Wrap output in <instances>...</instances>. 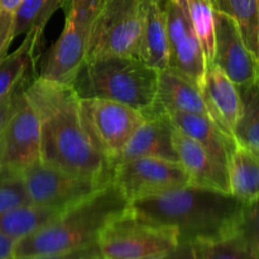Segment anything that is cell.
<instances>
[{
  "label": "cell",
  "mask_w": 259,
  "mask_h": 259,
  "mask_svg": "<svg viewBox=\"0 0 259 259\" xmlns=\"http://www.w3.org/2000/svg\"><path fill=\"white\" fill-rule=\"evenodd\" d=\"M111 181L120 187L129 201L190 184L180 162L153 157H141L115 164Z\"/></svg>",
  "instance_id": "8fae6325"
},
{
  "label": "cell",
  "mask_w": 259,
  "mask_h": 259,
  "mask_svg": "<svg viewBox=\"0 0 259 259\" xmlns=\"http://www.w3.org/2000/svg\"><path fill=\"white\" fill-rule=\"evenodd\" d=\"M30 204L22 172L0 168V214L14 207Z\"/></svg>",
  "instance_id": "83f0119b"
},
{
  "label": "cell",
  "mask_w": 259,
  "mask_h": 259,
  "mask_svg": "<svg viewBox=\"0 0 259 259\" xmlns=\"http://www.w3.org/2000/svg\"><path fill=\"white\" fill-rule=\"evenodd\" d=\"M38 162L40 120L23 90L0 132V168L22 172Z\"/></svg>",
  "instance_id": "30bf717a"
},
{
  "label": "cell",
  "mask_w": 259,
  "mask_h": 259,
  "mask_svg": "<svg viewBox=\"0 0 259 259\" xmlns=\"http://www.w3.org/2000/svg\"><path fill=\"white\" fill-rule=\"evenodd\" d=\"M172 138L179 162L189 176V185L230 194L227 167L219 163L199 142L176 128Z\"/></svg>",
  "instance_id": "5bb4252c"
},
{
  "label": "cell",
  "mask_w": 259,
  "mask_h": 259,
  "mask_svg": "<svg viewBox=\"0 0 259 259\" xmlns=\"http://www.w3.org/2000/svg\"><path fill=\"white\" fill-rule=\"evenodd\" d=\"M215 12L237 23L248 50L259 62V0H210Z\"/></svg>",
  "instance_id": "603a6c76"
},
{
  "label": "cell",
  "mask_w": 259,
  "mask_h": 259,
  "mask_svg": "<svg viewBox=\"0 0 259 259\" xmlns=\"http://www.w3.org/2000/svg\"><path fill=\"white\" fill-rule=\"evenodd\" d=\"M230 194L245 204L259 199V149L238 144L228 164Z\"/></svg>",
  "instance_id": "44dd1931"
},
{
  "label": "cell",
  "mask_w": 259,
  "mask_h": 259,
  "mask_svg": "<svg viewBox=\"0 0 259 259\" xmlns=\"http://www.w3.org/2000/svg\"><path fill=\"white\" fill-rule=\"evenodd\" d=\"M70 3H71V0H67V8H68V5H70ZM67 10V9H66Z\"/></svg>",
  "instance_id": "d590c367"
},
{
  "label": "cell",
  "mask_w": 259,
  "mask_h": 259,
  "mask_svg": "<svg viewBox=\"0 0 259 259\" xmlns=\"http://www.w3.org/2000/svg\"><path fill=\"white\" fill-rule=\"evenodd\" d=\"M146 0H104L89 38L86 58L104 55L138 58Z\"/></svg>",
  "instance_id": "52a82bcc"
},
{
  "label": "cell",
  "mask_w": 259,
  "mask_h": 259,
  "mask_svg": "<svg viewBox=\"0 0 259 259\" xmlns=\"http://www.w3.org/2000/svg\"><path fill=\"white\" fill-rule=\"evenodd\" d=\"M217 65L238 89L259 80V62L248 50L237 23L215 12V55Z\"/></svg>",
  "instance_id": "4fadbf2b"
},
{
  "label": "cell",
  "mask_w": 259,
  "mask_h": 259,
  "mask_svg": "<svg viewBox=\"0 0 259 259\" xmlns=\"http://www.w3.org/2000/svg\"><path fill=\"white\" fill-rule=\"evenodd\" d=\"M100 259H103V258H100Z\"/></svg>",
  "instance_id": "8d00e7d4"
},
{
  "label": "cell",
  "mask_w": 259,
  "mask_h": 259,
  "mask_svg": "<svg viewBox=\"0 0 259 259\" xmlns=\"http://www.w3.org/2000/svg\"><path fill=\"white\" fill-rule=\"evenodd\" d=\"M24 96L40 120V162L77 176L111 181L113 169L95 148L80 115L72 86L35 77Z\"/></svg>",
  "instance_id": "6da1fadb"
},
{
  "label": "cell",
  "mask_w": 259,
  "mask_h": 259,
  "mask_svg": "<svg viewBox=\"0 0 259 259\" xmlns=\"http://www.w3.org/2000/svg\"><path fill=\"white\" fill-rule=\"evenodd\" d=\"M101 253L99 249L98 243L89 247L80 248V249L71 250V252L57 253V254H46L37 255V257H30L25 259H100Z\"/></svg>",
  "instance_id": "f546056e"
},
{
  "label": "cell",
  "mask_w": 259,
  "mask_h": 259,
  "mask_svg": "<svg viewBox=\"0 0 259 259\" xmlns=\"http://www.w3.org/2000/svg\"><path fill=\"white\" fill-rule=\"evenodd\" d=\"M17 239L0 232V259H14V247Z\"/></svg>",
  "instance_id": "836d02e7"
},
{
  "label": "cell",
  "mask_w": 259,
  "mask_h": 259,
  "mask_svg": "<svg viewBox=\"0 0 259 259\" xmlns=\"http://www.w3.org/2000/svg\"><path fill=\"white\" fill-rule=\"evenodd\" d=\"M190 19L204 51L206 65L215 55V10L210 0H186Z\"/></svg>",
  "instance_id": "4316f807"
},
{
  "label": "cell",
  "mask_w": 259,
  "mask_h": 259,
  "mask_svg": "<svg viewBox=\"0 0 259 259\" xmlns=\"http://www.w3.org/2000/svg\"><path fill=\"white\" fill-rule=\"evenodd\" d=\"M22 2L23 0H0V12L14 14V12L22 4Z\"/></svg>",
  "instance_id": "e575fe53"
},
{
  "label": "cell",
  "mask_w": 259,
  "mask_h": 259,
  "mask_svg": "<svg viewBox=\"0 0 259 259\" xmlns=\"http://www.w3.org/2000/svg\"><path fill=\"white\" fill-rule=\"evenodd\" d=\"M174 131L175 126L168 114L158 113L147 115L144 123L134 132L125 144L114 166L120 162L141 157H153L179 162L172 138Z\"/></svg>",
  "instance_id": "9a60e30c"
},
{
  "label": "cell",
  "mask_w": 259,
  "mask_h": 259,
  "mask_svg": "<svg viewBox=\"0 0 259 259\" xmlns=\"http://www.w3.org/2000/svg\"><path fill=\"white\" fill-rule=\"evenodd\" d=\"M33 80H34V78H33ZM32 81H30V82H32ZM30 82L24 83V85H20L19 88L15 89L14 91H12V93H9L8 95L0 98V132H2V128L3 125H4L5 120H7L8 116L10 115L12 110L14 109L15 103H17L18 100V96L20 95V93H22V91L24 90Z\"/></svg>",
  "instance_id": "1f68e13d"
},
{
  "label": "cell",
  "mask_w": 259,
  "mask_h": 259,
  "mask_svg": "<svg viewBox=\"0 0 259 259\" xmlns=\"http://www.w3.org/2000/svg\"><path fill=\"white\" fill-rule=\"evenodd\" d=\"M65 210L33 204L14 207L0 214V232L19 240L52 223Z\"/></svg>",
  "instance_id": "7402d4cb"
},
{
  "label": "cell",
  "mask_w": 259,
  "mask_h": 259,
  "mask_svg": "<svg viewBox=\"0 0 259 259\" xmlns=\"http://www.w3.org/2000/svg\"><path fill=\"white\" fill-rule=\"evenodd\" d=\"M98 245L103 259H149L174 250L180 240L174 228L149 222L128 209L104 228Z\"/></svg>",
  "instance_id": "8992f818"
},
{
  "label": "cell",
  "mask_w": 259,
  "mask_h": 259,
  "mask_svg": "<svg viewBox=\"0 0 259 259\" xmlns=\"http://www.w3.org/2000/svg\"><path fill=\"white\" fill-rule=\"evenodd\" d=\"M169 111L197 114L211 119V114L200 88L171 68H166L159 71L158 89L154 105L143 115L147 116Z\"/></svg>",
  "instance_id": "2e32d148"
},
{
  "label": "cell",
  "mask_w": 259,
  "mask_h": 259,
  "mask_svg": "<svg viewBox=\"0 0 259 259\" xmlns=\"http://www.w3.org/2000/svg\"><path fill=\"white\" fill-rule=\"evenodd\" d=\"M201 259H259V252L242 229L219 240L197 244Z\"/></svg>",
  "instance_id": "484cf974"
},
{
  "label": "cell",
  "mask_w": 259,
  "mask_h": 259,
  "mask_svg": "<svg viewBox=\"0 0 259 259\" xmlns=\"http://www.w3.org/2000/svg\"><path fill=\"white\" fill-rule=\"evenodd\" d=\"M240 114L235 124V142L242 146L259 149V80L239 89Z\"/></svg>",
  "instance_id": "d4e9b609"
},
{
  "label": "cell",
  "mask_w": 259,
  "mask_h": 259,
  "mask_svg": "<svg viewBox=\"0 0 259 259\" xmlns=\"http://www.w3.org/2000/svg\"><path fill=\"white\" fill-rule=\"evenodd\" d=\"M138 58L158 71L168 68L169 46L166 0H146Z\"/></svg>",
  "instance_id": "d6986e66"
},
{
  "label": "cell",
  "mask_w": 259,
  "mask_h": 259,
  "mask_svg": "<svg viewBox=\"0 0 259 259\" xmlns=\"http://www.w3.org/2000/svg\"><path fill=\"white\" fill-rule=\"evenodd\" d=\"M13 38V14L0 12V58L7 55Z\"/></svg>",
  "instance_id": "4dcf8cb0"
},
{
  "label": "cell",
  "mask_w": 259,
  "mask_h": 259,
  "mask_svg": "<svg viewBox=\"0 0 259 259\" xmlns=\"http://www.w3.org/2000/svg\"><path fill=\"white\" fill-rule=\"evenodd\" d=\"M247 204L229 192L186 185L161 194L133 200V214L171 227L180 244H204L237 233Z\"/></svg>",
  "instance_id": "7a4b0ae2"
},
{
  "label": "cell",
  "mask_w": 259,
  "mask_h": 259,
  "mask_svg": "<svg viewBox=\"0 0 259 259\" xmlns=\"http://www.w3.org/2000/svg\"><path fill=\"white\" fill-rule=\"evenodd\" d=\"M40 37L42 33H28L17 50L0 58V98L33 80L35 50Z\"/></svg>",
  "instance_id": "ffe728a7"
},
{
  "label": "cell",
  "mask_w": 259,
  "mask_h": 259,
  "mask_svg": "<svg viewBox=\"0 0 259 259\" xmlns=\"http://www.w3.org/2000/svg\"><path fill=\"white\" fill-rule=\"evenodd\" d=\"M166 20L169 46L168 68L186 77L201 90L207 65L190 19L186 0H166Z\"/></svg>",
  "instance_id": "7c38bea8"
},
{
  "label": "cell",
  "mask_w": 259,
  "mask_h": 259,
  "mask_svg": "<svg viewBox=\"0 0 259 259\" xmlns=\"http://www.w3.org/2000/svg\"><path fill=\"white\" fill-rule=\"evenodd\" d=\"M166 114H168L177 131L199 142L219 163L228 168L230 157L237 147L234 137L222 131L207 116L181 111H169Z\"/></svg>",
  "instance_id": "ac0fdd59"
},
{
  "label": "cell",
  "mask_w": 259,
  "mask_h": 259,
  "mask_svg": "<svg viewBox=\"0 0 259 259\" xmlns=\"http://www.w3.org/2000/svg\"><path fill=\"white\" fill-rule=\"evenodd\" d=\"M201 93L212 121L225 133L234 137L233 132L240 114L239 89L217 65L211 63L206 67Z\"/></svg>",
  "instance_id": "e0dca14e"
},
{
  "label": "cell",
  "mask_w": 259,
  "mask_h": 259,
  "mask_svg": "<svg viewBox=\"0 0 259 259\" xmlns=\"http://www.w3.org/2000/svg\"><path fill=\"white\" fill-rule=\"evenodd\" d=\"M80 115L86 133L111 169L134 132L146 120L141 111L100 98H80Z\"/></svg>",
  "instance_id": "ba28073f"
},
{
  "label": "cell",
  "mask_w": 259,
  "mask_h": 259,
  "mask_svg": "<svg viewBox=\"0 0 259 259\" xmlns=\"http://www.w3.org/2000/svg\"><path fill=\"white\" fill-rule=\"evenodd\" d=\"M22 177L30 204L63 210L110 182L68 174L42 162L22 171Z\"/></svg>",
  "instance_id": "9c48e42d"
},
{
  "label": "cell",
  "mask_w": 259,
  "mask_h": 259,
  "mask_svg": "<svg viewBox=\"0 0 259 259\" xmlns=\"http://www.w3.org/2000/svg\"><path fill=\"white\" fill-rule=\"evenodd\" d=\"M240 229L249 237L259 252V199L247 204Z\"/></svg>",
  "instance_id": "f1b7e54d"
},
{
  "label": "cell",
  "mask_w": 259,
  "mask_h": 259,
  "mask_svg": "<svg viewBox=\"0 0 259 259\" xmlns=\"http://www.w3.org/2000/svg\"><path fill=\"white\" fill-rule=\"evenodd\" d=\"M149 259H201L197 244H185L181 243L177 248L166 254L157 255Z\"/></svg>",
  "instance_id": "d6a6232c"
},
{
  "label": "cell",
  "mask_w": 259,
  "mask_h": 259,
  "mask_svg": "<svg viewBox=\"0 0 259 259\" xmlns=\"http://www.w3.org/2000/svg\"><path fill=\"white\" fill-rule=\"evenodd\" d=\"M104 0H71L62 33L42 61L37 77L72 86L86 60L89 38Z\"/></svg>",
  "instance_id": "5b68a950"
},
{
  "label": "cell",
  "mask_w": 259,
  "mask_h": 259,
  "mask_svg": "<svg viewBox=\"0 0 259 259\" xmlns=\"http://www.w3.org/2000/svg\"><path fill=\"white\" fill-rule=\"evenodd\" d=\"M129 205L120 187L114 181L108 182L42 229L17 240L14 259L57 254L95 244L104 228L124 214Z\"/></svg>",
  "instance_id": "3957f363"
},
{
  "label": "cell",
  "mask_w": 259,
  "mask_h": 259,
  "mask_svg": "<svg viewBox=\"0 0 259 259\" xmlns=\"http://www.w3.org/2000/svg\"><path fill=\"white\" fill-rule=\"evenodd\" d=\"M159 71L137 57L104 55L86 58L73 81L78 98H100L147 113L154 105Z\"/></svg>",
  "instance_id": "277c9868"
},
{
  "label": "cell",
  "mask_w": 259,
  "mask_h": 259,
  "mask_svg": "<svg viewBox=\"0 0 259 259\" xmlns=\"http://www.w3.org/2000/svg\"><path fill=\"white\" fill-rule=\"evenodd\" d=\"M61 8L67 9V0H23L13 14V38L43 33L50 18Z\"/></svg>",
  "instance_id": "cb8c5ba5"
}]
</instances>
